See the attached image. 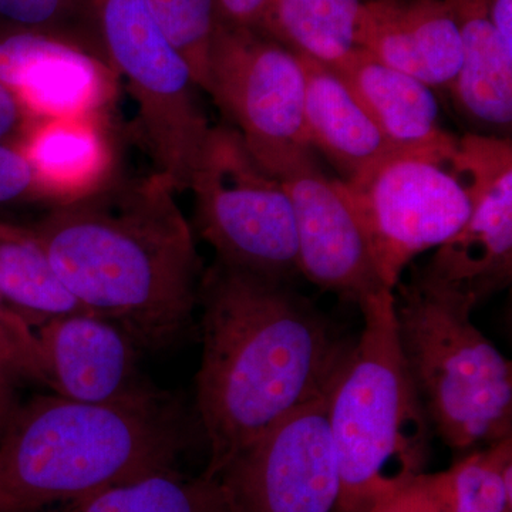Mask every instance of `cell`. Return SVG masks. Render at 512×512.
Masks as SVG:
<instances>
[{
	"label": "cell",
	"mask_w": 512,
	"mask_h": 512,
	"mask_svg": "<svg viewBox=\"0 0 512 512\" xmlns=\"http://www.w3.org/2000/svg\"><path fill=\"white\" fill-rule=\"evenodd\" d=\"M198 420L214 478L276 421L332 390L353 346L286 279L215 261L202 274Z\"/></svg>",
	"instance_id": "obj_1"
},
{
	"label": "cell",
	"mask_w": 512,
	"mask_h": 512,
	"mask_svg": "<svg viewBox=\"0 0 512 512\" xmlns=\"http://www.w3.org/2000/svg\"><path fill=\"white\" fill-rule=\"evenodd\" d=\"M77 301L138 349L158 350L191 328L202 274L194 235L160 174H117L56 204L32 225Z\"/></svg>",
	"instance_id": "obj_2"
},
{
	"label": "cell",
	"mask_w": 512,
	"mask_h": 512,
	"mask_svg": "<svg viewBox=\"0 0 512 512\" xmlns=\"http://www.w3.org/2000/svg\"><path fill=\"white\" fill-rule=\"evenodd\" d=\"M184 433L163 392L107 404L57 394L19 403L0 439V512H42L178 470Z\"/></svg>",
	"instance_id": "obj_3"
},
{
	"label": "cell",
	"mask_w": 512,
	"mask_h": 512,
	"mask_svg": "<svg viewBox=\"0 0 512 512\" xmlns=\"http://www.w3.org/2000/svg\"><path fill=\"white\" fill-rule=\"evenodd\" d=\"M359 308L365 325L329 394L340 477L335 512H367L423 473L433 433L400 349L393 292Z\"/></svg>",
	"instance_id": "obj_4"
},
{
	"label": "cell",
	"mask_w": 512,
	"mask_h": 512,
	"mask_svg": "<svg viewBox=\"0 0 512 512\" xmlns=\"http://www.w3.org/2000/svg\"><path fill=\"white\" fill-rule=\"evenodd\" d=\"M397 338L431 431L456 451L512 437V365L467 303L413 274L393 291Z\"/></svg>",
	"instance_id": "obj_5"
},
{
	"label": "cell",
	"mask_w": 512,
	"mask_h": 512,
	"mask_svg": "<svg viewBox=\"0 0 512 512\" xmlns=\"http://www.w3.org/2000/svg\"><path fill=\"white\" fill-rule=\"evenodd\" d=\"M104 55L137 106L141 141L175 192L190 190L212 127L195 97L194 76L146 0H93Z\"/></svg>",
	"instance_id": "obj_6"
},
{
	"label": "cell",
	"mask_w": 512,
	"mask_h": 512,
	"mask_svg": "<svg viewBox=\"0 0 512 512\" xmlns=\"http://www.w3.org/2000/svg\"><path fill=\"white\" fill-rule=\"evenodd\" d=\"M458 141L400 148L356 180L342 181L390 291L416 256L439 248L470 217L473 194Z\"/></svg>",
	"instance_id": "obj_7"
},
{
	"label": "cell",
	"mask_w": 512,
	"mask_h": 512,
	"mask_svg": "<svg viewBox=\"0 0 512 512\" xmlns=\"http://www.w3.org/2000/svg\"><path fill=\"white\" fill-rule=\"evenodd\" d=\"M190 190L198 231L217 261L286 281L299 272L288 192L252 157L237 130L212 127Z\"/></svg>",
	"instance_id": "obj_8"
},
{
	"label": "cell",
	"mask_w": 512,
	"mask_h": 512,
	"mask_svg": "<svg viewBox=\"0 0 512 512\" xmlns=\"http://www.w3.org/2000/svg\"><path fill=\"white\" fill-rule=\"evenodd\" d=\"M204 92L259 164L293 148L311 147L301 60L261 30L217 23Z\"/></svg>",
	"instance_id": "obj_9"
},
{
	"label": "cell",
	"mask_w": 512,
	"mask_h": 512,
	"mask_svg": "<svg viewBox=\"0 0 512 512\" xmlns=\"http://www.w3.org/2000/svg\"><path fill=\"white\" fill-rule=\"evenodd\" d=\"M329 394L286 414L239 450L214 480L228 512H335L338 458Z\"/></svg>",
	"instance_id": "obj_10"
},
{
	"label": "cell",
	"mask_w": 512,
	"mask_h": 512,
	"mask_svg": "<svg viewBox=\"0 0 512 512\" xmlns=\"http://www.w3.org/2000/svg\"><path fill=\"white\" fill-rule=\"evenodd\" d=\"M473 194L470 217L414 274L476 309L512 279V144L505 136L460 138Z\"/></svg>",
	"instance_id": "obj_11"
},
{
	"label": "cell",
	"mask_w": 512,
	"mask_h": 512,
	"mask_svg": "<svg viewBox=\"0 0 512 512\" xmlns=\"http://www.w3.org/2000/svg\"><path fill=\"white\" fill-rule=\"evenodd\" d=\"M288 192L298 237L299 274L322 291L362 305L390 291L342 181L330 178L313 148H293L262 165ZM393 292V291H392Z\"/></svg>",
	"instance_id": "obj_12"
},
{
	"label": "cell",
	"mask_w": 512,
	"mask_h": 512,
	"mask_svg": "<svg viewBox=\"0 0 512 512\" xmlns=\"http://www.w3.org/2000/svg\"><path fill=\"white\" fill-rule=\"evenodd\" d=\"M117 79L110 63L86 47L0 25V82L32 120L107 116Z\"/></svg>",
	"instance_id": "obj_13"
},
{
	"label": "cell",
	"mask_w": 512,
	"mask_h": 512,
	"mask_svg": "<svg viewBox=\"0 0 512 512\" xmlns=\"http://www.w3.org/2000/svg\"><path fill=\"white\" fill-rule=\"evenodd\" d=\"M36 333L47 387L57 396L107 404L161 393L141 376L136 342L110 320L79 313L50 320Z\"/></svg>",
	"instance_id": "obj_14"
},
{
	"label": "cell",
	"mask_w": 512,
	"mask_h": 512,
	"mask_svg": "<svg viewBox=\"0 0 512 512\" xmlns=\"http://www.w3.org/2000/svg\"><path fill=\"white\" fill-rule=\"evenodd\" d=\"M357 43L431 89H450L460 69V29L447 0H366Z\"/></svg>",
	"instance_id": "obj_15"
},
{
	"label": "cell",
	"mask_w": 512,
	"mask_h": 512,
	"mask_svg": "<svg viewBox=\"0 0 512 512\" xmlns=\"http://www.w3.org/2000/svg\"><path fill=\"white\" fill-rule=\"evenodd\" d=\"M18 147L32 165L49 205L87 194L117 175L107 116L32 120Z\"/></svg>",
	"instance_id": "obj_16"
},
{
	"label": "cell",
	"mask_w": 512,
	"mask_h": 512,
	"mask_svg": "<svg viewBox=\"0 0 512 512\" xmlns=\"http://www.w3.org/2000/svg\"><path fill=\"white\" fill-rule=\"evenodd\" d=\"M298 57L305 70L303 114L309 144L339 171L340 181L356 180L400 150L387 141L335 70Z\"/></svg>",
	"instance_id": "obj_17"
},
{
	"label": "cell",
	"mask_w": 512,
	"mask_h": 512,
	"mask_svg": "<svg viewBox=\"0 0 512 512\" xmlns=\"http://www.w3.org/2000/svg\"><path fill=\"white\" fill-rule=\"evenodd\" d=\"M335 72L392 146H439L456 138L441 127L439 101L430 86L366 50L357 49Z\"/></svg>",
	"instance_id": "obj_18"
},
{
	"label": "cell",
	"mask_w": 512,
	"mask_h": 512,
	"mask_svg": "<svg viewBox=\"0 0 512 512\" xmlns=\"http://www.w3.org/2000/svg\"><path fill=\"white\" fill-rule=\"evenodd\" d=\"M461 36V64L450 86L458 109L481 126L507 133L512 123V50L488 20L483 0H447Z\"/></svg>",
	"instance_id": "obj_19"
},
{
	"label": "cell",
	"mask_w": 512,
	"mask_h": 512,
	"mask_svg": "<svg viewBox=\"0 0 512 512\" xmlns=\"http://www.w3.org/2000/svg\"><path fill=\"white\" fill-rule=\"evenodd\" d=\"M366 0H272L255 29L296 56L336 70L360 49Z\"/></svg>",
	"instance_id": "obj_20"
},
{
	"label": "cell",
	"mask_w": 512,
	"mask_h": 512,
	"mask_svg": "<svg viewBox=\"0 0 512 512\" xmlns=\"http://www.w3.org/2000/svg\"><path fill=\"white\" fill-rule=\"evenodd\" d=\"M0 293L33 329L90 313L57 275L32 227L0 220Z\"/></svg>",
	"instance_id": "obj_21"
},
{
	"label": "cell",
	"mask_w": 512,
	"mask_h": 512,
	"mask_svg": "<svg viewBox=\"0 0 512 512\" xmlns=\"http://www.w3.org/2000/svg\"><path fill=\"white\" fill-rule=\"evenodd\" d=\"M63 512H228L217 480L168 471L74 501Z\"/></svg>",
	"instance_id": "obj_22"
},
{
	"label": "cell",
	"mask_w": 512,
	"mask_h": 512,
	"mask_svg": "<svg viewBox=\"0 0 512 512\" xmlns=\"http://www.w3.org/2000/svg\"><path fill=\"white\" fill-rule=\"evenodd\" d=\"M0 25L62 37L106 59L93 0H0Z\"/></svg>",
	"instance_id": "obj_23"
},
{
	"label": "cell",
	"mask_w": 512,
	"mask_h": 512,
	"mask_svg": "<svg viewBox=\"0 0 512 512\" xmlns=\"http://www.w3.org/2000/svg\"><path fill=\"white\" fill-rule=\"evenodd\" d=\"M456 512H512V437L454 464Z\"/></svg>",
	"instance_id": "obj_24"
},
{
	"label": "cell",
	"mask_w": 512,
	"mask_h": 512,
	"mask_svg": "<svg viewBox=\"0 0 512 512\" xmlns=\"http://www.w3.org/2000/svg\"><path fill=\"white\" fill-rule=\"evenodd\" d=\"M157 25L190 66L195 83L204 90L208 57L217 28L215 0H146Z\"/></svg>",
	"instance_id": "obj_25"
},
{
	"label": "cell",
	"mask_w": 512,
	"mask_h": 512,
	"mask_svg": "<svg viewBox=\"0 0 512 512\" xmlns=\"http://www.w3.org/2000/svg\"><path fill=\"white\" fill-rule=\"evenodd\" d=\"M0 369L18 383L47 386L45 359L36 330L0 293Z\"/></svg>",
	"instance_id": "obj_26"
},
{
	"label": "cell",
	"mask_w": 512,
	"mask_h": 512,
	"mask_svg": "<svg viewBox=\"0 0 512 512\" xmlns=\"http://www.w3.org/2000/svg\"><path fill=\"white\" fill-rule=\"evenodd\" d=\"M456 470L417 474L377 498L367 512H456Z\"/></svg>",
	"instance_id": "obj_27"
},
{
	"label": "cell",
	"mask_w": 512,
	"mask_h": 512,
	"mask_svg": "<svg viewBox=\"0 0 512 512\" xmlns=\"http://www.w3.org/2000/svg\"><path fill=\"white\" fill-rule=\"evenodd\" d=\"M25 202H47L45 191L18 144H0V205Z\"/></svg>",
	"instance_id": "obj_28"
},
{
	"label": "cell",
	"mask_w": 512,
	"mask_h": 512,
	"mask_svg": "<svg viewBox=\"0 0 512 512\" xmlns=\"http://www.w3.org/2000/svg\"><path fill=\"white\" fill-rule=\"evenodd\" d=\"M30 121L16 97L0 82V144H19Z\"/></svg>",
	"instance_id": "obj_29"
},
{
	"label": "cell",
	"mask_w": 512,
	"mask_h": 512,
	"mask_svg": "<svg viewBox=\"0 0 512 512\" xmlns=\"http://www.w3.org/2000/svg\"><path fill=\"white\" fill-rule=\"evenodd\" d=\"M272 0H215L218 22L235 28H256Z\"/></svg>",
	"instance_id": "obj_30"
},
{
	"label": "cell",
	"mask_w": 512,
	"mask_h": 512,
	"mask_svg": "<svg viewBox=\"0 0 512 512\" xmlns=\"http://www.w3.org/2000/svg\"><path fill=\"white\" fill-rule=\"evenodd\" d=\"M483 3L498 37L512 50V0H483Z\"/></svg>",
	"instance_id": "obj_31"
},
{
	"label": "cell",
	"mask_w": 512,
	"mask_h": 512,
	"mask_svg": "<svg viewBox=\"0 0 512 512\" xmlns=\"http://www.w3.org/2000/svg\"><path fill=\"white\" fill-rule=\"evenodd\" d=\"M18 384L0 369V439L5 433L10 417L15 413L16 407L20 403L18 396H16V386Z\"/></svg>",
	"instance_id": "obj_32"
}]
</instances>
